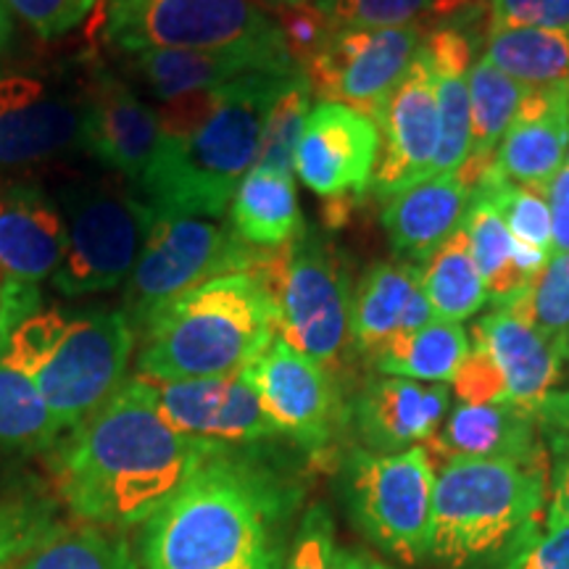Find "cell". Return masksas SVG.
Wrapping results in <instances>:
<instances>
[{"instance_id":"obj_1","label":"cell","mask_w":569,"mask_h":569,"mask_svg":"<svg viewBox=\"0 0 569 569\" xmlns=\"http://www.w3.org/2000/svg\"><path fill=\"white\" fill-rule=\"evenodd\" d=\"M213 448L163 422L146 380L132 377L56 446V482L80 522L124 530L148 522Z\"/></svg>"},{"instance_id":"obj_2","label":"cell","mask_w":569,"mask_h":569,"mask_svg":"<svg viewBox=\"0 0 569 569\" xmlns=\"http://www.w3.org/2000/svg\"><path fill=\"white\" fill-rule=\"evenodd\" d=\"M296 490L251 446H217L146 522V569H243L277 553Z\"/></svg>"},{"instance_id":"obj_3","label":"cell","mask_w":569,"mask_h":569,"mask_svg":"<svg viewBox=\"0 0 569 569\" xmlns=\"http://www.w3.org/2000/svg\"><path fill=\"white\" fill-rule=\"evenodd\" d=\"M296 69L259 71L159 111V146L138 193L159 213L224 217L253 169L277 92Z\"/></svg>"},{"instance_id":"obj_4","label":"cell","mask_w":569,"mask_h":569,"mask_svg":"<svg viewBox=\"0 0 569 569\" xmlns=\"http://www.w3.org/2000/svg\"><path fill=\"white\" fill-rule=\"evenodd\" d=\"M140 332L146 380L240 375L277 338L272 288L253 272L213 277L172 298Z\"/></svg>"},{"instance_id":"obj_5","label":"cell","mask_w":569,"mask_h":569,"mask_svg":"<svg viewBox=\"0 0 569 569\" xmlns=\"http://www.w3.org/2000/svg\"><path fill=\"white\" fill-rule=\"evenodd\" d=\"M134 327L122 309H38L0 332V356L24 372L63 432L101 411L127 386Z\"/></svg>"},{"instance_id":"obj_6","label":"cell","mask_w":569,"mask_h":569,"mask_svg":"<svg viewBox=\"0 0 569 569\" xmlns=\"http://www.w3.org/2000/svg\"><path fill=\"white\" fill-rule=\"evenodd\" d=\"M546 480V461H446L432 493L430 553L453 569L503 553L543 515Z\"/></svg>"},{"instance_id":"obj_7","label":"cell","mask_w":569,"mask_h":569,"mask_svg":"<svg viewBox=\"0 0 569 569\" xmlns=\"http://www.w3.org/2000/svg\"><path fill=\"white\" fill-rule=\"evenodd\" d=\"M274 259L277 251L248 246L230 224L156 211L151 238L124 282L122 311L140 332L184 290L234 272L267 277Z\"/></svg>"},{"instance_id":"obj_8","label":"cell","mask_w":569,"mask_h":569,"mask_svg":"<svg viewBox=\"0 0 569 569\" xmlns=\"http://www.w3.org/2000/svg\"><path fill=\"white\" fill-rule=\"evenodd\" d=\"M106 40L119 56L140 51L290 53L280 19L256 0H109Z\"/></svg>"},{"instance_id":"obj_9","label":"cell","mask_w":569,"mask_h":569,"mask_svg":"<svg viewBox=\"0 0 569 569\" xmlns=\"http://www.w3.org/2000/svg\"><path fill=\"white\" fill-rule=\"evenodd\" d=\"M69 240L53 288L67 298L106 293L130 280L151 238L156 209L140 193L113 184L71 182L56 193Z\"/></svg>"},{"instance_id":"obj_10","label":"cell","mask_w":569,"mask_h":569,"mask_svg":"<svg viewBox=\"0 0 569 569\" xmlns=\"http://www.w3.org/2000/svg\"><path fill=\"white\" fill-rule=\"evenodd\" d=\"M277 338L325 369H338L351 353V272L343 253L325 234L306 227L282 248L269 280Z\"/></svg>"},{"instance_id":"obj_11","label":"cell","mask_w":569,"mask_h":569,"mask_svg":"<svg viewBox=\"0 0 569 569\" xmlns=\"http://www.w3.org/2000/svg\"><path fill=\"white\" fill-rule=\"evenodd\" d=\"M436 467L425 446L398 453H348L343 496L353 522L396 559L417 565L432 543Z\"/></svg>"},{"instance_id":"obj_12","label":"cell","mask_w":569,"mask_h":569,"mask_svg":"<svg viewBox=\"0 0 569 569\" xmlns=\"http://www.w3.org/2000/svg\"><path fill=\"white\" fill-rule=\"evenodd\" d=\"M422 40L417 21L403 27H330L301 69L322 101L351 106L377 119L415 63Z\"/></svg>"},{"instance_id":"obj_13","label":"cell","mask_w":569,"mask_h":569,"mask_svg":"<svg viewBox=\"0 0 569 569\" xmlns=\"http://www.w3.org/2000/svg\"><path fill=\"white\" fill-rule=\"evenodd\" d=\"M88 92L40 74L0 77V172L80 148Z\"/></svg>"},{"instance_id":"obj_14","label":"cell","mask_w":569,"mask_h":569,"mask_svg":"<svg viewBox=\"0 0 569 569\" xmlns=\"http://www.w3.org/2000/svg\"><path fill=\"white\" fill-rule=\"evenodd\" d=\"M243 375L280 438L296 440L315 453L336 438L346 415L330 369L296 351L282 338H274Z\"/></svg>"},{"instance_id":"obj_15","label":"cell","mask_w":569,"mask_h":569,"mask_svg":"<svg viewBox=\"0 0 569 569\" xmlns=\"http://www.w3.org/2000/svg\"><path fill=\"white\" fill-rule=\"evenodd\" d=\"M380 130V159L369 188L388 201L430 174L438 151L436 67L425 46L419 48L403 80L386 98L375 119Z\"/></svg>"},{"instance_id":"obj_16","label":"cell","mask_w":569,"mask_h":569,"mask_svg":"<svg viewBox=\"0 0 569 569\" xmlns=\"http://www.w3.org/2000/svg\"><path fill=\"white\" fill-rule=\"evenodd\" d=\"M146 386L163 422L188 438L213 446H256L280 438L243 372L206 380H146Z\"/></svg>"},{"instance_id":"obj_17","label":"cell","mask_w":569,"mask_h":569,"mask_svg":"<svg viewBox=\"0 0 569 569\" xmlns=\"http://www.w3.org/2000/svg\"><path fill=\"white\" fill-rule=\"evenodd\" d=\"M84 92H88V111H84L80 151L138 184L151 167L159 146V111L127 77L106 67L92 69Z\"/></svg>"},{"instance_id":"obj_18","label":"cell","mask_w":569,"mask_h":569,"mask_svg":"<svg viewBox=\"0 0 569 569\" xmlns=\"http://www.w3.org/2000/svg\"><path fill=\"white\" fill-rule=\"evenodd\" d=\"M380 159V130L375 119L351 106L322 101L309 113L296 151V174L322 198L359 196L372 184Z\"/></svg>"},{"instance_id":"obj_19","label":"cell","mask_w":569,"mask_h":569,"mask_svg":"<svg viewBox=\"0 0 569 569\" xmlns=\"http://www.w3.org/2000/svg\"><path fill=\"white\" fill-rule=\"evenodd\" d=\"M67 240V213L53 193L30 182L0 188V282L40 288L53 280Z\"/></svg>"},{"instance_id":"obj_20","label":"cell","mask_w":569,"mask_h":569,"mask_svg":"<svg viewBox=\"0 0 569 569\" xmlns=\"http://www.w3.org/2000/svg\"><path fill=\"white\" fill-rule=\"evenodd\" d=\"M293 53L274 51H140L124 56V77L163 106L232 84L259 71H290Z\"/></svg>"},{"instance_id":"obj_21","label":"cell","mask_w":569,"mask_h":569,"mask_svg":"<svg viewBox=\"0 0 569 569\" xmlns=\"http://www.w3.org/2000/svg\"><path fill=\"white\" fill-rule=\"evenodd\" d=\"M569 148V84L530 88L488 174L546 193ZM486 180V177H482Z\"/></svg>"},{"instance_id":"obj_22","label":"cell","mask_w":569,"mask_h":569,"mask_svg":"<svg viewBox=\"0 0 569 569\" xmlns=\"http://www.w3.org/2000/svg\"><path fill=\"white\" fill-rule=\"evenodd\" d=\"M448 401L446 386H425L407 377H372L353 401V425L367 451L398 453L427 443L443 422Z\"/></svg>"},{"instance_id":"obj_23","label":"cell","mask_w":569,"mask_h":569,"mask_svg":"<svg viewBox=\"0 0 569 569\" xmlns=\"http://www.w3.org/2000/svg\"><path fill=\"white\" fill-rule=\"evenodd\" d=\"M469 196L472 190L459 180V174H438L388 198L382 206V227L398 259L419 267L430 261V256L461 227Z\"/></svg>"},{"instance_id":"obj_24","label":"cell","mask_w":569,"mask_h":569,"mask_svg":"<svg viewBox=\"0 0 569 569\" xmlns=\"http://www.w3.org/2000/svg\"><path fill=\"white\" fill-rule=\"evenodd\" d=\"M425 448L440 465L451 459L546 461L536 417L511 403H459Z\"/></svg>"},{"instance_id":"obj_25","label":"cell","mask_w":569,"mask_h":569,"mask_svg":"<svg viewBox=\"0 0 569 569\" xmlns=\"http://www.w3.org/2000/svg\"><path fill=\"white\" fill-rule=\"evenodd\" d=\"M472 343L486 348L507 386V403L532 411L561 375V356L528 322L498 306L472 327Z\"/></svg>"},{"instance_id":"obj_26","label":"cell","mask_w":569,"mask_h":569,"mask_svg":"<svg viewBox=\"0 0 569 569\" xmlns=\"http://www.w3.org/2000/svg\"><path fill=\"white\" fill-rule=\"evenodd\" d=\"M411 261H377L361 274L351 301V351L372 361L401 330V317L422 284Z\"/></svg>"},{"instance_id":"obj_27","label":"cell","mask_w":569,"mask_h":569,"mask_svg":"<svg viewBox=\"0 0 569 569\" xmlns=\"http://www.w3.org/2000/svg\"><path fill=\"white\" fill-rule=\"evenodd\" d=\"M230 227L261 251H280L306 232L293 174L253 167L230 203Z\"/></svg>"},{"instance_id":"obj_28","label":"cell","mask_w":569,"mask_h":569,"mask_svg":"<svg viewBox=\"0 0 569 569\" xmlns=\"http://www.w3.org/2000/svg\"><path fill=\"white\" fill-rule=\"evenodd\" d=\"M467 80L472 134H469V156L457 174L469 190H475L493 167L498 146L507 138L509 127L515 124L519 103L530 88L511 80L488 59L475 61Z\"/></svg>"},{"instance_id":"obj_29","label":"cell","mask_w":569,"mask_h":569,"mask_svg":"<svg viewBox=\"0 0 569 569\" xmlns=\"http://www.w3.org/2000/svg\"><path fill=\"white\" fill-rule=\"evenodd\" d=\"M461 227L467 232L475 264L486 280L488 301L496 303V309L515 303L528 290L532 277L515 264V238L482 188H475L469 196Z\"/></svg>"},{"instance_id":"obj_30","label":"cell","mask_w":569,"mask_h":569,"mask_svg":"<svg viewBox=\"0 0 569 569\" xmlns=\"http://www.w3.org/2000/svg\"><path fill=\"white\" fill-rule=\"evenodd\" d=\"M469 336L457 322L432 319L411 336L393 338L372 359V367L386 377H407L417 382H453L461 361L469 353Z\"/></svg>"},{"instance_id":"obj_31","label":"cell","mask_w":569,"mask_h":569,"mask_svg":"<svg viewBox=\"0 0 569 569\" xmlns=\"http://www.w3.org/2000/svg\"><path fill=\"white\" fill-rule=\"evenodd\" d=\"M488 59L511 80L528 88L569 84V32L567 30H496L488 32Z\"/></svg>"},{"instance_id":"obj_32","label":"cell","mask_w":569,"mask_h":569,"mask_svg":"<svg viewBox=\"0 0 569 569\" xmlns=\"http://www.w3.org/2000/svg\"><path fill=\"white\" fill-rule=\"evenodd\" d=\"M422 290L432 306V315L443 322L461 325L475 317L488 301L486 280H482L465 227H459L422 269Z\"/></svg>"},{"instance_id":"obj_33","label":"cell","mask_w":569,"mask_h":569,"mask_svg":"<svg viewBox=\"0 0 569 569\" xmlns=\"http://www.w3.org/2000/svg\"><path fill=\"white\" fill-rule=\"evenodd\" d=\"M61 440L34 382L0 356V453H42Z\"/></svg>"},{"instance_id":"obj_34","label":"cell","mask_w":569,"mask_h":569,"mask_svg":"<svg viewBox=\"0 0 569 569\" xmlns=\"http://www.w3.org/2000/svg\"><path fill=\"white\" fill-rule=\"evenodd\" d=\"M11 569H140L122 530L101 525H61Z\"/></svg>"},{"instance_id":"obj_35","label":"cell","mask_w":569,"mask_h":569,"mask_svg":"<svg viewBox=\"0 0 569 569\" xmlns=\"http://www.w3.org/2000/svg\"><path fill=\"white\" fill-rule=\"evenodd\" d=\"M311 109H315V88H311L306 71L298 67L284 80L272 109H269L264 134H261V148L253 167L280 174H293L298 142L303 138Z\"/></svg>"},{"instance_id":"obj_36","label":"cell","mask_w":569,"mask_h":569,"mask_svg":"<svg viewBox=\"0 0 569 569\" xmlns=\"http://www.w3.org/2000/svg\"><path fill=\"white\" fill-rule=\"evenodd\" d=\"M503 309L528 322L569 361V253H551L549 264L532 277L528 290Z\"/></svg>"},{"instance_id":"obj_37","label":"cell","mask_w":569,"mask_h":569,"mask_svg":"<svg viewBox=\"0 0 569 569\" xmlns=\"http://www.w3.org/2000/svg\"><path fill=\"white\" fill-rule=\"evenodd\" d=\"M432 67H436L440 134H438L436 159H432L430 174L427 177L457 174L459 169L465 167L469 156V134H472V119H469V80H467L469 69L446 67V63H436V61H432Z\"/></svg>"},{"instance_id":"obj_38","label":"cell","mask_w":569,"mask_h":569,"mask_svg":"<svg viewBox=\"0 0 569 569\" xmlns=\"http://www.w3.org/2000/svg\"><path fill=\"white\" fill-rule=\"evenodd\" d=\"M59 528V507L38 490L0 496V569H11Z\"/></svg>"},{"instance_id":"obj_39","label":"cell","mask_w":569,"mask_h":569,"mask_svg":"<svg viewBox=\"0 0 569 569\" xmlns=\"http://www.w3.org/2000/svg\"><path fill=\"white\" fill-rule=\"evenodd\" d=\"M478 188L486 190L490 201L501 213L503 224L517 243L538 248V251H551V209L546 193L525 184L503 182L493 174H486Z\"/></svg>"},{"instance_id":"obj_40","label":"cell","mask_w":569,"mask_h":569,"mask_svg":"<svg viewBox=\"0 0 569 569\" xmlns=\"http://www.w3.org/2000/svg\"><path fill=\"white\" fill-rule=\"evenodd\" d=\"M498 569H569V519L549 507L511 540Z\"/></svg>"},{"instance_id":"obj_41","label":"cell","mask_w":569,"mask_h":569,"mask_svg":"<svg viewBox=\"0 0 569 569\" xmlns=\"http://www.w3.org/2000/svg\"><path fill=\"white\" fill-rule=\"evenodd\" d=\"M438 0H315L330 27H403L415 24Z\"/></svg>"},{"instance_id":"obj_42","label":"cell","mask_w":569,"mask_h":569,"mask_svg":"<svg viewBox=\"0 0 569 569\" xmlns=\"http://www.w3.org/2000/svg\"><path fill=\"white\" fill-rule=\"evenodd\" d=\"M0 3L40 40L53 42L82 27V21L96 11L101 0H0Z\"/></svg>"},{"instance_id":"obj_43","label":"cell","mask_w":569,"mask_h":569,"mask_svg":"<svg viewBox=\"0 0 569 569\" xmlns=\"http://www.w3.org/2000/svg\"><path fill=\"white\" fill-rule=\"evenodd\" d=\"M488 32L496 30H567L569 0H488Z\"/></svg>"},{"instance_id":"obj_44","label":"cell","mask_w":569,"mask_h":569,"mask_svg":"<svg viewBox=\"0 0 569 569\" xmlns=\"http://www.w3.org/2000/svg\"><path fill=\"white\" fill-rule=\"evenodd\" d=\"M288 569H338L332 517L325 507H311L296 532Z\"/></svg>"},{"instance_id":"obj_45","label":"cell","mask_w":569,"mask_h":569,"mask_svg":"<svg viewBox=\"0 0 569 569\" xmlns=\"http://www.w3.org/2000/svg\"><path fill=\"white\" fill-rule=\"evenodd\" d=\"M472 343V340H469ZM453 390H457L461 403H507V386L503 377L493 365V359L486 353V348L472 343L467 359L461 361L457 377H453Z\"/></svg>"},{"instance_id":"obj_46","label":"cell","mask_w":569,"mask_h":569,"mask_svg":"<svg viewBox=\"0 0 569 569\" xmlns=\"http://www.w3.org/2000/svg\"><path fill=\"white\" fill-rule=\"evenodd\" d=\"M546 201L551 209V251L569 253V167L546 184Z\"/></svg>"},{"instance_id":"obj_47","label":"cell","mask_w":569,"mask_h":569,"mask_svg":"<svg viewBox=\"0 0 569 569\" xmlns=\"http://www.w3.org/2000/svg\"><path fill=\"white\" fill-rule=\"evenodd\" d=\"M551 448V507H557L569 519V438L546 436Z\"/></svg>"},{"instance_id":"obj_48","label":"cell","mask_w":569,"mask_h":569,"mask_svg":"<svg viewBox=\"0 0 569 569\" xmlns=\"http://www.w3.org/2000/svg\"><path fill=\"white\" fill-rule=\"evenodd\" d=\"M532 417H536L543 436L569 438V390H551V393L532 409Z\"/></svg>"},{"instance_id":"obj_49","label":"cell","mask_w":569,"mask_h":569,"mask_svg":"<svg viewBox=\"0 0 569 569\" xmlns=\"http://www.w3.org/2000/svg\"><path fill=\"white\" fill-rule=\"evenodd\" d=\"M432 319H436V315H432V306H430V301H427L422 284H419L417 293L411 296L407 311H403V317H401V330H398L396 338L411 336V332L422 330V327L430 325Z\"/></svg>"},{"instance_id":"obj_50","label":"cell","mask_w":569,"mask_h":569,"mask_svg":"<svg viewBox=\"0 0 569 569\" xmlns=\"http://www.w3.org/2000/svg\"><path fill=\"white\" fill-rule=\"evenodd\" d=\"M338 569H393V567L382 565V561L369 557V553L338 549Z\"/></svg>"},{"instance_id":"obj_51","label":"cell","mask_w":569,"mask_h":569,"mask_svg":"<svg viewBox=\"0 0 569 569\" xmlns=\"http://www.w3.org/2000/svg\"><path fill=\"white\" fill-rule=\"evenodd\" d=\"M11 42H13V17L3 9V3H0V59L9 53Z\"/></svg>"},{"instance_id":"obj_52","label":"cell","mask_w":569,"mask_h":569,"mask_svg":"<svg viewBox=\"0 0 569 569\" xmlns=\"http://www.w3.org/2000/svg\"><path fill=\"white\" fill-rule=\"evenodd\" d=\"M259 6H264V9H274V11H296V9H303V6H309L311 0H256Z\"/></svg>"},{"instance_id":"obj_53","label":"cell","mask_w":569,"mask_h":569,"mask_svg":"<svg viewBox=\"0 0 569 569\" xmlns=\"http://www.w3.org/2000/svg\"><path fill=\"white\" fill-rule=\"evenodd\" d=\"M243 569H280V553H272V557L253 561V565H248Z\"/></svg>"},{"instance_id":"obj_54","label":"cell","mask_w":569,"mask_h":569,"mask_svg":"<svg viewBox=\"0 0 569 569\" xmlns=\"http://www.w3.org/2000/svg\"><path fill=\"white\" fill-rule=\"evenodd\" d=\"M565 167H569V148H567V161H565Z\"/></svg>"}]
</instances>
